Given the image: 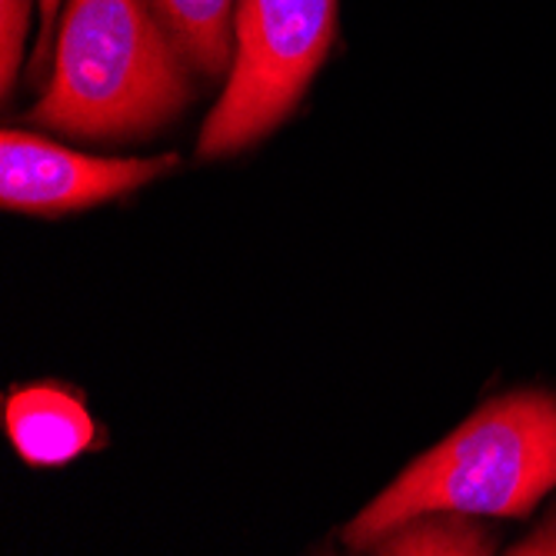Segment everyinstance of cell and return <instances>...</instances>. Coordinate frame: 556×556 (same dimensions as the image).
I'll return each instance as SVG.
<instances>
[{
    "mask_svg": "<svg viewBox=\"0 0 556 556\" xmlns=\"http://www.w3.org/2000/svg\"><path fill=\"white\" fill-rule=\"evenodd\" d=\"M193 100L190 64L150 0H71L34 124L84 140L157 130Z\"/></svg>",
    "mask_w": 556,
    "mask_h": 556,
    "instance_id": "cell-1",
    "label": "cell"
},
{
    "mask_svg": "<svg viewBox=\"0 0 556 556\" xmlns=\"http://www.w3.org/2000/svg\"><path fill=\"white\" fill-rule=\"evenodd\" d=\"M556 490V396L517 390L480 407L403 470L343 530L350 549H370L420 514L527 517Z\"/></svg>",
    "mask_w": 556,
    "mask_h": 556,
    "instance_id": "cell-2",
    "label": "cell"
},
{
    "mask_svg": "<svg viewBox=\"0 0 556 556\" xmlns=\"http://www.w3.org/2000/svg\"><path fill=\"white\" fill-rule=\"evenodd\" d=\"M337 37V0H237L233 64L197 140L204 161L237 154L293 114Z\"/></svg>",
    "mask_w": 556,
    "mask_h": 556,
    "instance_id": "cell-3",
    "label": "cell"
},
{
    "mask_svg": "<svg viewBox=\"0 0 556 556\" xmlns=\"http://www.w3.org/2000/svg\"><path fill=\"white\" fill-rule=\"evenodd\" d=\"M180 157H90L24 130L0 140V200L8 211L58 217L104 204L174 170Z\"/></svg>",
    "mask_w": 556,
    "mask_h": 556,
    "instance_id": "cell-4",
    "label": "cell"
},
{
    "mask_svg": "<svg viewBox=\"0 0 556 556\" xmlns=\"http://www.w3.org/2000/svg\"><path fill=\"white\" fill-rule=\"evenodd\" d=\"M14 450L30 467H61L93 446L97 427L84 400L58 383L21 387L4 403Z\"/></svg>",
    "mask_w": 556,
    "mask_h": 556,
    "instance_id": "cell-5",
    "label": "cell"
},
{
    "mask_svg": "<svg viewBox=\"0 0 556 556\" xmlns=\"http://www.w3.org/2000/svg\"><path fill=\"white\" fill-rule=\"evenodd\" d=\"M193 74L217 80L233 64L237 0H150Z\"/></svg>",
    "mask_w": 556,
    "mask_h": 556,
    "instance_id": "cell-6",
    "label": "cell"
},
{
    "mask_svg": "<svg viewBox=\"0 0 556 556\" xmlns=\"http://www.w3.org/2000/svg\"><path fill=\"white\" fill-rule=\"evenodd\" d=\"M493 549V540L467 520V514H420L387 533L377 543V553L393 556H483Z\"/></svg>",
    "mask_w": 556,
    "mask_h": 556,
    "instance_id": "cell-7",
    "label": "cell"
},
{
    "mask_svg": "<svg viewBox=\"0 0 556 556\" xmlns=\"http://www.w3.org/2000/svg\"><path fill=\"white\" fill-rule=\"evenodd\" d=\"M0 90L11 97L14 77L24 58V34L30 24V0H0Z\"/></svg>",
    "mask_w": 556,
    "mask_h": 556,
    "instance_id": "cell-8",
    "label": "cell"
},
{
    "mask_svg": "<svg viewBox=\"0 0 556 556\" xmlns=\"http://www.w3.org/2000/svg\"><path fill=\"white\" fill-rule=\"evenodd\" d=\"M510 553L517 556H556V514L527 540H520Z\"/></svg>",
    "mask_w": 556,
    "mask_h": 556,
    "instance_id": "cell-9",
    "label": "cell"
},
{
    "mask_svg": "<svg viewBox=\"0 0 556 556\" xmlns=\"http://www.w3.org/2000/svg\"><path fill=\"white\" fill-rule=\"evenodd\" d=\"M58 11H61V0H40V43L34 54V71H43L47 64V47H50V34H54Z\"/></svg>",
    "mask_w": 556,
    "mask_h": 556,
    "instance_id": "cell-10",
    "label": "cell"
}]
</instances>
